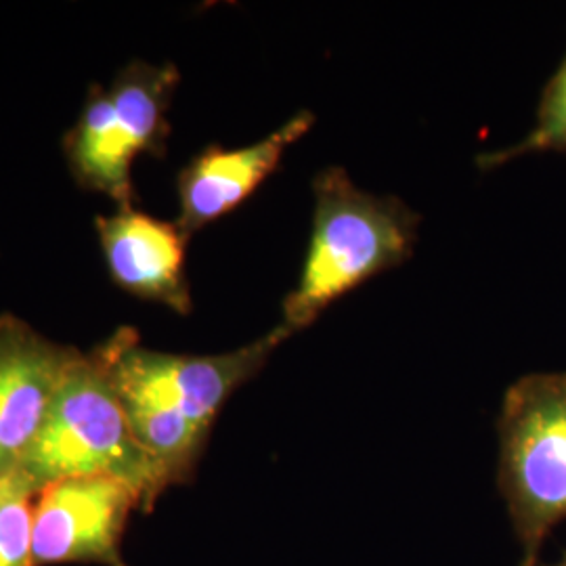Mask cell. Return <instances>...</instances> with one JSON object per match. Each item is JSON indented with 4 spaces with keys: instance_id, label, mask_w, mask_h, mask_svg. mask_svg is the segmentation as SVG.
Listing matches in <instances>:
<instances>
[{
    "instance_id": "obj_1",
    "label": "cell",
    "mask_w": 566,
    "mask_h": 566,
    "mask_svg": "<svg viewBox=\"0 0 566 566\" xmlns=\"http://www.w3.org/2000/svg\"><path fill=\"white\" fill-rule=\"evenodd\" d=\"M290 336L280 324L223 355H175L145 348L135 329L122 327L97 346L130 428L168 489L193 479L224 403Z\"/></svg>"
},
{
    "instance_id": "obj_2",
    "label": "cell",
    "mask_w": 566,
    "mask_h": 566,
    "mask_svg": "<svg viewBox=\"0 0 566 566\" xmlns=\"http://www.w3.org/2000/svg\"><path fill=\"white\" fill-rule=\"evenodd\" d=\"M313 233L298 285L283 301L282 325L306 329L361 283L407 263L422 217L395 196L359 189L340 166L313 181Z\"/></svg>"
},
{
    "instance_id": "obj_3",
    "label": "cell",
    "mask_w": 566,
    "mask_h": 566,
    "mask_svg": "<svg viewBox=\"0 0 566 566\" xmlns=\"http://www.w3.org/2000/svg\"><path fill=\"white\" fill-rule=\"evenodd\" d=\"M18 472L36 493L65 479L112 476L142 495L143 512H151L168 489L137 441L97 348L81 350L70 365Z\"/></svg>"
},
{
    "instance_id": "obj_4",
    "label": "cell",
    "mask_w": 566,
    "mask_h": 566,
    "mask_svg": "<svg viewBox=\"0 0 566 566\" xmlns=\"http://www.w3.org/2000/svg\"><path fill=\"white\" fill-rule=\"evenodd\" d=\"M181 74L175 63L135 60L107 86H93L81 116L63 139L72 177L118 208L135 202L133 166L147 154L164 158L168 109Z\"/></svg>"
},
{
    "instance_id": "obj_5",
    "label": "cell",
    "mask_w": 566,
    "mask_h": 566,
    "mask_svg": "<svg viewBox=\"0 0 566 566\" xmlns=\"http://www.w3.org/2000/svg\"><path fill=\"white\" fill-rule=\"evenodd\" d=\"M497 483L523 552L537 566L566 521V374H528L510 386L497 420Z\"/></svg>"
},
{
    "instance_id": "obj_6",
    "label": "cell",
    "mask_w": 566,
    "mask_h": 566,
    "mask_svg": "<svg viewBox=\"0 0 566 566\" xmlns=\"http://www.w3.org/2000/svg\"><path fill=\"white\" fill-rule=\"evenodd\" d=\"M142 495L112 476H78L46 485L32 506L34 566H126L122 537Z\"/></svg>"
},
{
    "instance_id": "obj_7",
    "label": "cell",
    "mask_w": 566,
    "mask_h": 566,
    "mask_svg": "<svg viewBox=\"0 0 566 566\" xmlns=\"http://www.w3.org/2000/svg\"><path fill=\"white\" fill-rule=\"evenodd\" d=\"M78 355L18 317L0 315V483L20 470Z\"/></svg>"
},
{
    "instance_id": "obj_8",
    "label": "cell",
    "mask_w": 566,
    "mask_h": 566,
    "mask_svg": "<svg viewBox=\"0 0 566 566\" xmlns=\"http://www.w3.org/2000/svg\"><path fill=\"white\" fill-rule=\"evenodd\" d=\"M315 124L311 112H298L261 142L224 149L210 145L179 172L177 227L189 240L224 214L240 208L282 163L287 147L304 137Z\"/></svg>"
},
{
    "instance_id": "obj_9",
    "label": "cell",
    "mask_w": 566,
    "mask_h": 566,
    "mask_svg": "<svg viewBox=\"0 0 566 566\" xmlns=\"http://www.w3.org/2000/svg\"><path fill=\"white\" fill-rule=\"evenodd\" d=\"M105 264L124 292L191 313V290L185 275L187 238L177 223L149 217L135 206L97 219Z\"/></svg>"
},
{
    "instance_id": "obj_10",
    "label": "cell",
    "mask_w": 566,
    "mask_h": 566,
    "mask_svg": "<svg viewBox=\"0 0 566 566\" xmlns=\"http://www.w3.org/2000/svg\"><path fill=\"white\" fill-rule=\"evenodd\" d=\"M546 151H566V55L542 93L537 122L531 128V133L523 142L514 143L506 149L481 154L476 158V164L483 170H493L528 154Z\"/></svg>"
},
{
    "instance_id": "obj_11",
    "label": "cell",
    "mask_w": 566,
    "mask_h": 566,
    "mask_svg": "<svg viewBox=\"0 0 566 566\" xmlns=\"http://www.w3.org/2000/svg\"><path fill=\"white\" fill-rule=\"evenodd\" d=\"M36 491L20 472L0 483V566L32 563V506Z\"/></svg>"
},
{
    "instance_id": "obj_12",
    "label": "cell",
    "mask_w": 566,
    "mask_h": 566,
    "mask_svg": "<svg viewBox=\"0 0 566 566\" xmlns=\"http://www.w3.org/2000/svg\"><path fill=\"white\" fill-rule=\"evenodd\" d=\"M554 566H566V554L563 556V560H560V563H556Z\"/></svg>"
}]
</instances>
